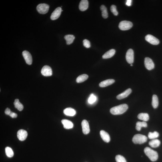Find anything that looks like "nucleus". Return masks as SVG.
Wrapping results in <instances>:
<instances>
[{
	"mask_svg": "<svg viewBox=\"0 0 162 162\" xmlns=\"http://www.w3.org/2000/svg\"><path fill=\"white\" fill-rule=\"evenodd\" d=\"M148 138L144 135L138 134L133 136L132 140L133 142L135 144H142L146 142Z\"/></svg>",
	"mask_w": 162,
	"mask_h": 162,
	"instance_id": "3",
	"label": "nucleus"
},
{
	"mask_svg": "<svg viewBox=\"0 0 162 162\" xmlns=\"http://www.w3.org/2000/svg\"><path fill=\"white\" fill-rule=\"evenodd\" d=\"M115 159L116 162H127L124 158L120 155H117Z\"/></svg>",
	"mask_w": 162,
	"mask_h": 162,
	"instance_id": "32",
	"label": "nucleus"
},
{
	"mask_svg": "<svg viewBox=\"0 0 162 162\" xmlns=\"http://www.w3.org/2000/svg\"><path fill=\"white\" fill-rule=\"evenodd\" d=\"M22 55L26 64L29 65L32 64V60L31 54L28 51L24 50L22 52Z\"/></svg>",
	"mask_w": 162,
	"mask_h": 162,
	"instance_id": "9",
	"label": "nucleus"
},
{
	"mask_svg": "<svg viewBox=\"0 0 162 162\" xmlns=\"http://www.w3.org/2000/svg\"><path fill=\"white\" fill-rule=\"evenodd\" d=\"M14 104L15 108L17 109L18 110L21 111L23 109L24 106L20 102L18 99H16L15 100Z\"/></svg>",
	"mask_w": 162,
	"mask_h": 162,
	"instance_id": "24",
	"label": "nucleus"
},
{
	"mask_svg": "<svg viewBox=\"0 0 162 162\" xmlns=\"http://www.w3.org/2000/svg\"><path fill=\"white\" fill-rule=\"evenodd\" d=\"M100 10L102 12V16L104 18L106 19L108 17L107 8L106 6L102 5L100 7Z\"/></svg>",
	"mask_w": 162,
	"mask_h": 162,
	"instance_id": "28",
	"label": "nucleus"
},
{
	"mask_svg": "<svg viewBox=\"0 0 162 162\" xmlns=\"http://www.w3.org/2000/svg\"><path fill=\"white\" fill-rule=\"evenodd\" d=\"M64 128L70 129L73 128L74 124L73 123L68 120L64 119L61 121Z\"/></svg>",
	"mask_w": 162,
	"mask_h": 162,
	"instance_id": "17",
	"label": "nucleus"
},
{
	"mask_svg": "<svg viewBox=\"0 0 162 162\" xmlns=\"http://www.w3.org/2000/svg\"><path fill=\"white\" fill-rule=\"evenodd\" d=\"M147 126V123L145 122H138L136 124V129L138 131H140L142 127L146 128Z\"/></svg>",
	"mask_w": 162,
	"mask_h": 162,
	"instance_id": "25",
	"label": "nucleus"
},
{
	"mask_svg": "<svg viewBox=\"0 0 162 162\" xmlns=\"http://www.w3.org/2000/svg\"><path fill=\"white\" fill-rule=\"evenodd\" d=\"M41 73L42 75L45 76H50L52 75V69L48 66H44L42 68Z\"/></svg>",
	"mask_w": 162,
	"mask_h": 162,
	"instance_id": "8",
	"label": "nucleus"
},
{
	"mask_svg": "<svg viewBox=\"0 0 162 162\" xmlns=\"http://www.w3.org/2000/svg\"><path fill=\"white\" fill-rule=\"evenodd\" d=\"M11 118H16L17 117L18 115L17 114L14 113V112H11L10 114L9 115Z\"/></svg>",
	"mask_w": 162,
	"mask_h": 162,
	"instance_id": "35",
	"label": "nucleus"
},
{
	"mask_svg": "<svg viewBox=\"0 0 162 162\" xmlns=\"http://www.w3.org/2000/svg\"><path fill=\"white\" fill-rule=\"evenodd\" d=\"M144 64L145 67L148 70H151L154 68V63L152 60L148 57L145 58Z\"/></svg>",
	"mask_w": 162,
	"mask_h": 162,
	"instance_id": "10",
	"label": "nucleus"
},
{
	"mask_svg": "<svg viewBox=\"0 0 162 162\" xmlns=\"http://www.w3.org/2000/svg\"><path fill=\"white\" fill-rule=\"evenodd\" d=\"M115 80L113 79H109L102 81L99 84V86L101 88H104L113 84Z\"/></svg>",
	"mask_w": 162,
	"mask_h": 162,
	"instance_id": "18",
	"label": "nucleus"
},
{
	"mask_svg": "<svg viewBox=\"0 0 162 162\" xmlns=\"http://www.w3.org/2000/svg\"><path fill=\"white\" fill-rule=\"evenodd\" d=\"M83 45L86 48H89L90 47L91 45L89 40L85 39L83 41Z\"/></svg>",
	"mask_w": 162,
	"mask_h": 162,
	"instance_id": "34",
	"label": "nucleus"
},
{
	"mask_svg": "<svg viewBox=\"0 0 162 162\" xmlns=\"http://www.w3.org/2000/svg\"><path fill=\"white\" fill-rule=\"evenodd\" d=\"M145 38L147 42L153 45H158L160 43L158 39L151 34H148L146 36Z\"/></svg>",
	"mask_w": 162,
	"mask_h": 162,
	"instance_id": "7",
	"label": "nucleus"
},
{
	"mask_svg": "<svg viewBox=\"0 0 162 162\" xmlns=\"http://www.w3.org/2000/svg\"><path fill=\"white\" fill-rule=\"evenodd\" d=\"M138 118L140 120L146 122L148 121L149 120V116L148 114L141 113L138 115Z\"/></svg>",
	"mask_w": 162,
	"mask_h": 162,
	"instance_id": "23",
	"label": "nucleus"
},
{
	"mask_svg": "<svg viewBox=\"0 0 162 162\" xmlns=\"http://www.w3.org/2000/svg\"><path fill=\"white\" fill-rule=\"evenodd\" d=\"M130 66H133V65H132V64H130Z\"/></svg>",
	"mask_w": 162,
	"mask_h": 162,
	"instance_id": "38",
	"label": "nucleus"
},
{
	"mask_svg": "<svg viewBox=\"0 0 162 162\" xmlns=\"http://www.w3.org/2000/svg\"><path fill=\"white\" fill-rule=\"evenodd\" d=\"M88 1L87 0H82L79 4V8L81 11H84L88 8Z\"/></svg>",
	"mask_w": 162,
	"mask_h": 162,
	"instance_id": "14",
	"label": "nucleus"
},
{
	"mask_svg": "<svg viewBox=\"0 0 162 162\" xmlns=\"http://www.w3.org/2000/svg\"><path fill=\"white\" fill-rule=\"evenodd\" d=\"M160 144V141L157 139H154L149 142V144L152 148H156Z\"/></svg>",
	"mask_w": 162,
	"mask_h": 162,
	"instance_id": "22",
	"label": "nucleus"
},
{
	"mask_svg": "<svg viewBox=\"0 0 162 162\" xmlns=\"http://www.w3.org/2000/svg\"><path fill=\"white\" fill-rule=\"evenodd\" d=\"M132 2L131 0H127L126 4L128 6H130L131 5Z\"/></svg>",
	"mask_w": 162,
	"mask_h": 162,
	"instance_id": "37",
	"label": "nucleus"
},
{
	"mask_svg": "<svg viewBox=\"0 0 162 162\" xmlns=\"http://www.w3.org/2000/svg\"><path fill=\"white\" fill-rule=\"evenodd\" d=\"M96 97L94 94H91L88 100V103L90 104H92L96 102Z\"/></svg>",
	"mask_w": 162,
	"mask_h": 162,
	"instance_id": "31",
	"label": "nucleus"
},
{
	"mask_svg": "<svg viewBox=\"0 0 162 162\" xmlns=\"http://www.w3.org/2000/svg\"><path fill=\"white\" fill-rule=\"evenodd\" d=\"M5 152L6 155L9 158L12 157L14 155L12 150L10 147H6L5 148Z\"/></svg>",
	"mask_w": 162,
	"mask_h": 162,
	"instance_id": "29",
	"label": "nucleus"
},
{
	"mask_svg": "<svg viewBox=\"0 0 162 162\" xmlns=\"http://www.w3.org/2000/svg\"><path fill=\"white\" fill-rule=\"evenodd\" d=\"M74 36L72 34H67L64 36L67 45H70L73 42L75 39Z\"/></svg>",
	"mask_w": 162,
	"mask_h": 162,
	"instance_id": "21",
	"label": "nucleus"
},
{
	"mask_svg": "<svg viewBox=\"0 0 162 162\" xmlns=\"http://www.w3.org/2000/svg\"><path fill=\"white\" fill-rule=\"evenodd\" d=\"M49 6L45 4H40L37 6L36 9L38 12L42 14H46L48 11Z\"/></svg>",
	"mask_w": 162,
	"mask_h": 162,
	"instance_id": "5",
	"label": "nucleus"
},
{
	"mask_svg": "<svg viewBox=\"0 0 162 162\" xmlns=\"http://www.w3.org/2000/svg\"><path fill=\"white\" fill-rule=\"evenodd\" d=\"M110 9L111 12L114 16H118V13L116 10V6L114 5H112L111 6Z\"/></svg>",
	"mask_w": 162,
	"mask_h": 162,
	"instance_id": "33",
	"label": "nucleus"
},
{
	"mask_svg": "<svg viewBox=\"0 0 162 162\" xmlns=\"http://www.w3.org/2000/svg\"><path fill=\"white\" fill-rule=\"evenodd\" d=\"M132 90L130 88H129L126 90L124 92L118 94L116 96V98L118 100L126 98L131 93Z\"/></svg>",
	"mask_w": 162,
	"mask_h": 162,
	"instance_id": "16",
	"label": "nucleus"
},
{
	"mask_svg": "<svg viewBox=\"0 0 162 162\" xmlns=\"http://www.w3.org/2000/svg\"><path fill=\"white\" fill-rule=\"evenodd\" d=\"M144 152L152 161H156L158 159V154L157 152L148 147H146L144 148Z\"/></svg>",
	"mask_w": 162,
	"mask_h": 162,
	"instance_id": "2",
	"label": "nucleus"
},
{
	"mask_svg": "<svg viewBox=\"0 0 162 162\" xmlns=\"http://www.w3.org/2000/svg\"><path fill=\"white\" fill-rule=\"evenodd\" d=\"M152 106L154 108H156L158 106V98L156 94L153 95L152 97Z\"/></svg>",
	"mask_w": 162,
	"mask_h": 162,
	"instance_id": "27",
	"label": "nucleus"
},
{
	"mask_svg": "<svg viewBox=\"0 0 162 162\" xmlns=\"http://www.w3.org/2000/svg\"><path fill=\"white\" fill-rule=\"evenodd\" d=\"M126 59L128 64H133L134 61V52L132 49H130L128 50L126 54Z\"/></svg>",
	"mask_w": 162,
	"mask_h": 162,
	"instance_id": "6",
	"label": "nucleus"
},
{
	"mask_svg": "<svg viewBox=\"0 0 162 162\" xmlns=\"http://www.w3.org/2000/svg\"><path fill=\"white\" fill-rule=\"evenodd\" d=\"M88 75L84 74L80 75L76 79V82L78 83H80L84 82L88 78Z\"/></svg>",
	"mask_w": 162,
	"mask_h": 162,
	"instance_id": "26",
	"label": "nucleus"
},
{
	"mask_svg": "<svg viewBox=\"0 0 162 162\" xmlns=\"http://www.w3.org/2000/svg\"><path fill=\"white\" fill-rule=\"evenodd\" d=\"M116 51L114 49H112L108 51L103 55L102 58L104 59H106L112 58L115 53Z\"/></svg>",
	"mask_w": 162,
	"mask_h": 162,
	"instance_id": "20",
	"label": "nucleus"
},
{
	"mask_svg": "<svg viewBox=\"0 0 162 162\" xmlns=\"http://www.w3.org/2000/svg\"><path fill=\"white\" fill-rule=\"evenodd\" d=\"M159 136V133L157 132H150L148 135V138L150 139H155L158 137Z\"/></svg>",
	"mask_w": 162,
	"mask_h": 162,
	"instance_id": "30",
	"label": "nucleus"
},
{
	"mask_svg": "<svg viewBox=\"0 0 162 162\" xmlns=\"http://www.w3.org/2000/svg\"><path fill=\"white\" fill-rule=\"evenodd\" d=\"M28 136L27 132L24 130H20L18 131L17 136L18 139L20 141H24L26 139Z\"/></svg>",
	"mask_w": 162,
	"mask_h": 162,
	"instance_id": "12",
	"label": "nucleus"
},
{
	"mask_svg": "<svg viewBox=\"0 0 162 162\" xmlns=\"http://www.w3.org/2000/svg\"><path fill=\"white\" fill-rule=\"evenodd\" d=\"M82 131L84 134H88L90 132V128L88 122L86 120H84L82 123Z\"/></svg>",
	"mask_w": 162,
	"mask_h": 162,
	"instance_id": "13",
	"label": "nucleus"
},
{
	"mask_svg": "<svg viewBox=\"0 0 162 162\" xmlns=\"http://www.w3.org/2000/svg\"><path fill=\"white\" fill-rule=\"evenodd\" d=\"M62 10L61 7H60L57 8L51 14L50 16L51 20H55L58 19L60 16Z\"/></svg>",
	"mask_w": 162,
	"mask_h": 162,
	"instance_id": "11",
	"label": "nucleus"
},
{
	"mask_svg": "<svg viewBox=\"0 0 162 162\" xmlns=\"http://www.w3.org/2000/svg\"><path fill=\"white\" fill-rule=\"evenodd\" d=\"M64 114L69 116H74L76 114L75 110L70 108H66L64 110Z\"/></svg>",
	"mask_w": 162,
	"mask_h": 162,
	"instance_id": "19",
	"label": "nucleus"
},
{
	"mask_svg": "<svg viewBox=\"0 0 162 162\" xmlns=\"http://www.w3.org/2000/svg\"><path fill=\"white\" fill-rule=\"evenodd\" d=\"M11 112L10 109L8 108H6L5 111H4V112H5L6 114L8 115L10 114Z\"/></svg>",
	"mask_w": 162,
	"mask_h": 162,
	"instance_id": "36",
	"label": "nucleus"
},
{
	"mask_svg": "<svg viewBox=\"0 0 162 162\" xmlns=\"http://www.w3.org/2000/svg\"><path fill=\"white\" fill-rule=\"evenodd\" d=\"M133 26V24L130 21L124 20L120 22L118 28L122 30H130Z\"/></svg>",
	"mask_w": 162,
	"mask_h": 162,
	"instance_id": "4",
	"label": "nucleus"
},
{
	"mask_svg": "<svg viewBox=\"0 0 162 162\" xmlns=\"http://www.w3.org/2000/svg\"><path fill=\"white\" fill-rule=\"evenodd\" d=\"M128 108L127 104H123L112 107L110 109V112L113 115H120L126 112Z\"/></svg>",
	"mask_w": 162,
	"mask_h": 162,
	"instance_id": "1",
	"label": "nucleus"
},
{
	"mask_svg": "<svg viewBox=\"0 0 162 162\" xmlns=\"http://www.w3.org/2000/svg\"><path fill=\"white\" fill-rule=\"evenodd\" d=\"M100 136L104 142H108L110 141V138L108 134L104 130H100Z\"/></svg>",
	"mask_w": 162,
	"mask_h": 162,
	"instance_id": "15",
	"label": "nucleus"
}]
</instances>
